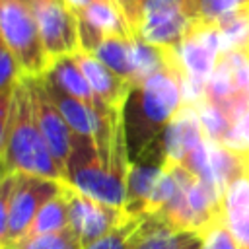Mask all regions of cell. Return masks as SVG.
Returning a JSON list of instances; mask_svg holds the SVG:
<instances>
[{
	"label": "cell",
	"mask_w": 249,
	"mask_h": 249,
	"mask_svg": "<svg viewBox=\"0 0 249 249\" xmlns=\"http://www.w3.org/2000/svg\"><path fill=\"white\" fill-rule=\"evenodd\" d=\"M183 103V70L173 49L169 62L140 84H134L123 105L130 161H136L163 134Z\"/></svg>",
	"instance_id": "obj_1"
},
{
	"label": "cell",
	"mask_w": 249,
	"mask_h": 249,
	"mask_svg": "<svg viewBox=\"0 0 249 249\" xmlns=\"http://www.w3.org/2000/svg\"><path fill=\"white\" fill-rule=\"evenodd\" d=\"M2 158L12 173L16 171V173H29V175L66 181L41 130L33 103V91L27 78H21L14 88L12 111H10V123H8L6 146Z\"/></svg>",
	"instance_id": "obj_2"
},
{
	"label": "cell",
	"mask_w": 249,
	"mask_h": 249,
	"mask_svg": "<svg viewBox=\"0 0 249 249\" xmlns=\"http://www.w3.org/2000/svg\"><path fill=\"white\" fill-rule=\"evenodd\" d=\"M167 165L177 181L173 198L158 212L156 218L163 220L179 231H189L204 237L210 230L224 224V198L220 193L198 179L183 163Z\"/></svg>",
	"instance_id": "obj_3"
},
{
	"label": "cell",
	"mask_w": 249,
	"mask_h": 249,
	"mask_svg": "<svg viewBox=\"0 0 249 249\" xmlns=\"http://www.w3.org/2000/svg\"><path fill=\"white\" fill-rule=\"evenodd\" d=\"M0 37L14 53L23 78H39L49 68L31 0H0Z\"/></svg>",
	"instance_id": "obj_4"
},
{
	"label": "cell",
	"mask_w": 249,
	"mask_h": 249,
	"mask_svg": "<svg viewBox=\"0 0 249 249\" xmlns=\"http://www.w3.org/2000/svg\"><path fill=\"white\" fill-rule=\"evenodd\" d=\"M196 21V0H146L136 37L161 49H177Z\"/></svg>",
	"instance_id": "obj_5"
},
{
	"label": "cell",
	"mask_w": 249,
	"mask_h": 249,
	"mask_svg": "<svg viewBox=\"0 0 249 249\" xmlns=\"http://www.w3.org/2000/svg\"><path fill=\"white\" fill-rule=\"evenodd\" d=\"M31 4L49 62L82 49L78 16L66 0H31Z\"/></svg>",
	"instance_id": "obj_6"
},
{
	"label": "cell",
	"mask_w": 249,
	"mask_h": 249,
	"mask_svg": "<svg viewBox=\"0 0 249 249\" xmlns=\"http://www.w3.org/2000/svg\"><path fill=\"white\" fill-rule=\"evenodd\" d=\"M16 173V171H14ZM64 181L49 179L41 175L16 173V185L10 200V228H8V245L23 239L31 224L41 210V206L60 193ZM6 245V247H8Z\"/></svg>",
	"instance_id": "obj_7"
},
{
	"label": "cell",
	"mask_w": 249,
	"mask_h": 249,
	"mask_svg": "<svg viewBox=\"0 0 249 249\" xmlns=\"http://www.w3.org/2000/svg\"><path fill=\"white\" fill-rule=\"evenodd\" d=\"M62 193L68 202L70 228L78 233L84 247L91 245L93 241H97L99 237L109 233L113 228H117L123 220L132 216L123 208L111 206L107 202H101V200L78 191L76 187H72L66 181L62 185Z\"/></svg>",
	"instance_id": "obj_8"
},
{
	"label": "cell",
	"mask_w": 249,
	"mask_h": 249,
	"mask_svg": "<svg viewBox=\"0 0 249 249\" xmlns=\"http://www.w3.org/2000/svg\"><path fill=\"white\" fill-rule=\"evenodd\" d=\"M27 80H29V86L33 91V103H35L41 130H43L45 140L53 152V158L56 160V163L62 169L64 179H66V163L70 158L74 132H72L70 124L66 123L64 115L60 113V109L56 107V103L53 101L43 78L39 76V78H27Z\"/></svg>",
	"instance_id": "obj_9"
},
{
	"label": "cell",
	"mask_w": 249,
	"mask_h": 249,
	"mask_svg": "<svg viewBox=\"0 0 249 249\" xmlns=\"http://www.w3.org/2000/svg\"><path fill=\"white\" fill-rule=\"evenodd\" d=\"M80 27V47L91 53L105 37L134 35L119 0H95L76 12Z\"/></svg>",
	"instance_id": "obj_10"
},
{
	"label": "cell",
	"mask_w": 249,
	"mask_h": 249,
	"mask_svg": "<svg viewBox=\"0 0 249 249\" xmlns=\"http://www.w3.org/2000/svg\"><path fill=\"white\" fill-rule=\"evenodd\" d=\"M206 140L195 103H183L163 130V163H183L185 158Z\"/></svg>",
	"instance_id": "obj_11"
},
{
	"label": "cell",
	"mask_w": 249,
	"mask_h": 249,
	"mask_svg": "<svg viewBox=\"0 0 249 249\" xmlns=\"http://www.w3.org/2000/svg\"><path fill=\"white\" fill-rule=\"evenodd\" d=\"M74 58L78 62V66L82 68L89 88L93 89V93L109 107L115 109H123L126 95L130 91V84L124 82L121 76H117L109 66H105L97 56H93L88 51H78L74 53Z\"/></svg>",
	"instance_id": "obj_12"
},
{
	"label": "cell",
	"mask_w": 249,
	"mask_h": 249,
	"mask_svg": "<svg viewBox=\"0 0 249 249\" xmlns=\"http://www.w3.org/2000/svg\"><path fill=\"white\" fill-rule=\"evenodd\" d=\"M43 78L49 84H53L54 88H58L60 91H64V93H68L80 101H86L88 105H91L95 109H107L109 107L93 93L82 68L78 66V62L74 58V54L60 56V58L53 60L51 66L47 68V72L43 74Z\"/></svg>",
	"instance_id": "obj_13"
},
{
	"label": "cell",
	"mask_w": 249,
	"mask_h": 249,
	"mask_svg": "<svg viewBox=\"0 0 249 249\" xmlns=\"http://www.w3.org/2000/svg\"><path fill=\"white\" fill-rule=\"evenodd\" d=\"M224 226L239 249H249V175L233 179L224 195Z\"/></svg>",
	"instance_id": "obj_14"
},
{
	"label": "cell",
	"mask_w": 249,
	"mask_h": 249,
	"mask_svg": "<svg viewBox=\"0 0 249 249\" xmlns=\"http://www.w3.org/2000/svg\"><path fill=\"white\" fill-rule=\"evenodd\" d=\"M200 235L179 231L156 216H146L134 231L130 249H185Z\"/></svg>",
	"instance_id": "obj_15"
},
{
	"label": "cell",
	"mask_w": 249,
	"mask_h": 249,
	"mask_svg": "<svg viewBox=\"0 0 249 249\" xmlns=\"http://www.w3.org/2000/svg\"><path fill=\"white\" fill-rule=\"evenodd\" d=\"M132 39L134 35H115L105 37L91 54L97 56L105 66H109L117 76H121L130 86L134 84V60H132Z\"/></svg>",
	"instance_id": "obj_16"
},
{
	"label": "cell",
	"mask_w": 249,
	"mask_h": 249,
	"mask_svg": "<svg viewBox=\"0 0 249 249\" xmlns=\"http://www.w3.org/2000/svg\"><path fill=\"white\" fill-rule=\"evenodd\" d=\"M64 185V183H62ZM70 226V214H68V202L60 189L58 195H54L51 200H47L41 210L37 212L31 230L27 235H39V233H53L60 231Z\"/></svg>",
	"instance_id": "obj_17"
},
{
	"label": "cell",
	"mask_w": 249,
	"mask_h": 249,
	"mask_svg": "<svg viewBox=\"0 0 249 249\" xmlns=\"http://www.w3.org/2000/svg\"><path fill=\"white\" fill-rule=\"evenodd\" d=\"M6 249H86L78 233L68 226L60 231L25 235L23 239L8 245Z\"/></svg>",
	"instance_id": "obj_18"
},
{
	"label": "cell",
	"mask_w": 249,
	"mask_h": 249,
	"mask_svg": "<svg viewBox=\"0 0 249 249\" xmlns=\"http://www.w3.org/2000/svg\"><path fill=\"white\" fill-rule=\"evenodd\" d=\"M195 107H196V113H198V119H200V124H202V130H204L206 140L224 144L226 138L231 132V123L226 117V113L218 105L210 103L204 97L200 101H196Z\"/></svg>",
	"instance_id": "obj_19"
},
{
	"label": "cell",
	"mask_w": 249,
	"mask_h": 249,
	"mask_svg": "<svg viewBox=\"0 0 249 249\" xmlns=\"http://www.w3.org/2000/svg\"><path fill=\"white\" fill-rule=\"evenodd\" d=\"M144 218L146 216H128L117 228H113L109 233H105L103 237H99L97 241H93L86 249H130L132 235L140 228Z\"/></svg>",
	"instance_id": "obj_20"
},
{
	"label": "cell",
	"mask_w": 249,
	"mask_h": 249,
	"mask_svg": "<svg viewBox=\"0 0 249 249\" xmlns=\"http://www.w3.org/2000/svg\"><path fill=\"white\" fill-rule=\"evenodd\" d=\"M249 4V0H196L198 21L202 23H216L230 12Z\"/></svg>",
	"instance_id": "obj_21"
},
{
	"label": "cell",
	"mask_w": 249,
	"mask_h": 249,
	"mask_svg": "<svg viewBox=\"0 0 249 249\" xmlns=\"http://www.w3.org/2000/svg\"><path fill=\"white\" fill-rule=\"evenodd\" d=\"M21 78H23V72H21L14 53L0 37V89L16 86Z\"/></svg>",
	"instance_id": "obj_22"
},
{
	"label": "cell",
	"mask_w": 249,
	"mask_h": 249,
	"mask_svg": "<svg viewBox=\"0 0 249 249\" xmlns=\"http://www.w3.org/2000/svg\"><path fill=\"white\" fill-rule=\"evenodd\" d=\"M16 185V173H10L0 183V249L8 245V228H10V200Z\"/></svg>",
	"instance_id": "obj_23"
},
{
	"label": "cell",
	"mask_w": 249,
	"mask_h": 249,
	"mask_svg": "<svg viewBox=\"0 0 249 249\" xmlns=\"http://www.w3.org/2000/svg\"><path fill=\"white\" fill-rule=\"evenodd\" d=\"M200 249H239V247H237L233 235L230 233V230L222 224V226H216L214 230H210L202 237Z\"/></svg>",
	"instance_id": "obj_24"
},
{
	"label": "cell",
	"mask_w": 249,
	"mask_h": 249,
	"mask_svg": "<svg viewBox=\"0 0 249 249\" xmlns=\"http://www.w3.org/2000/svg\"><path fill=\"white\" fill-rule=\"evenodd\" d=\"M224 146H228L231 150H245V148H249V109L231 126V132L226 138Z\"/></svg>",
	"instance_id": "obj_25"
},
{
	"label": "cell",
	"mask_w": 249,
	"mask_h": 249,
	"mask_svg": "<svg viewBox=\"0 0 249 249\" xmlns=\"http://www.w3.org/2000/svg\"><path fill=\"white\" fill-rule=\"evenodd\" d=\"M14 88L16 86L0 89V158L4 156V146H6V132H8V123H10Z\"/></svg>",
	"instance_id": "obj_26"
},
{
	"label": "cell",
	"mask_w": 249,
	"mask_h": 249,
	"mask_svg": "<svg viewBox=\"0 0 249 249\" xmlns=\"http://www.w3.org/2000/svg\"><path fill=\"white\" fill-rule=\"evenodd\" d=\"M146 0H119L121 8H123V14L132 29V33L136 35V25H138V18H140V10H142V4Z\"/></svg>",
	"instance_id": "obj_27"
},
{
	"label": "cell",
	"mask_w": 249,
	"mask_h": 249,
	"mask_svg": "<svg viewBox=\"0 0 249 249\" xmlns=\"http://www.w3.org/2000/svg\"><path fill=\"white\" fill-rule=\"evenodd\" d=\"M91 2H95V0H66V4L74 10V12H80L82 8H86V6H89Z\"/></svg>",
	"instance_id": "obj_28"
},
{
	"label": "cell",
	"mask_w": 249,
	"mask_h": 249,
	"mask_svg": "<svg viewBox=\"0 0 249 249\" xmlns=\"http://www.w3.org/2000/svg\"><path fill=\"white\" fill-rule=\"evenodd\" d=\"M237 152H239L241 161H243V173L249 175V148H245V150H237Z\"/></svg>",
	"instance_id": "obj_29"
},
{
	"label": "cell",
	"mask_w": 249,
	"mask_h": 249,
	"mask_svg": "<svg viewBox=\"0 0 249 249\" xmlns=\"http://www.w3.org/2000/svg\"><path fill=\"white\" fill-rule=\"evenodd\" d=\"M12 171L8 169V165H6V161H4V158H0V183H2V179L6 177V175H10Z\"/></svg>",
	"instance_id": "obj_30"
},
{
	"label": "cell",
	"mask_w": 249,
	"mask_h": 249,
	"mask_svg": "<svg viewBox=\"0 0 249 249\" xmlns=\"http://www.w3.org/2000/svg\"><path fill=\"white\" fill-rule=\"evenodd\" d=\"M200 247H202V237H198L196 241H193V243H191V245H187L185 249H200Z\"/></svg>",
	"instance_id": "obj_31"
},
{
	"label": "cell",
	"mask_w": 249,
	"mask_h": 249,
	"mask_svg": "<svg viewBox=\"0 0 249 249\" xmlns=\"http://www.w3.org/2000/svg\"><path fill=\"white\" fill-rule=\"evenodd\" d=\"M241 51H243V53H245V54H247V56H249V43H247V45H245V47H243V49H241Z\"/></svg>",
	"instance_id": "obj_32"
}]
</instances>
